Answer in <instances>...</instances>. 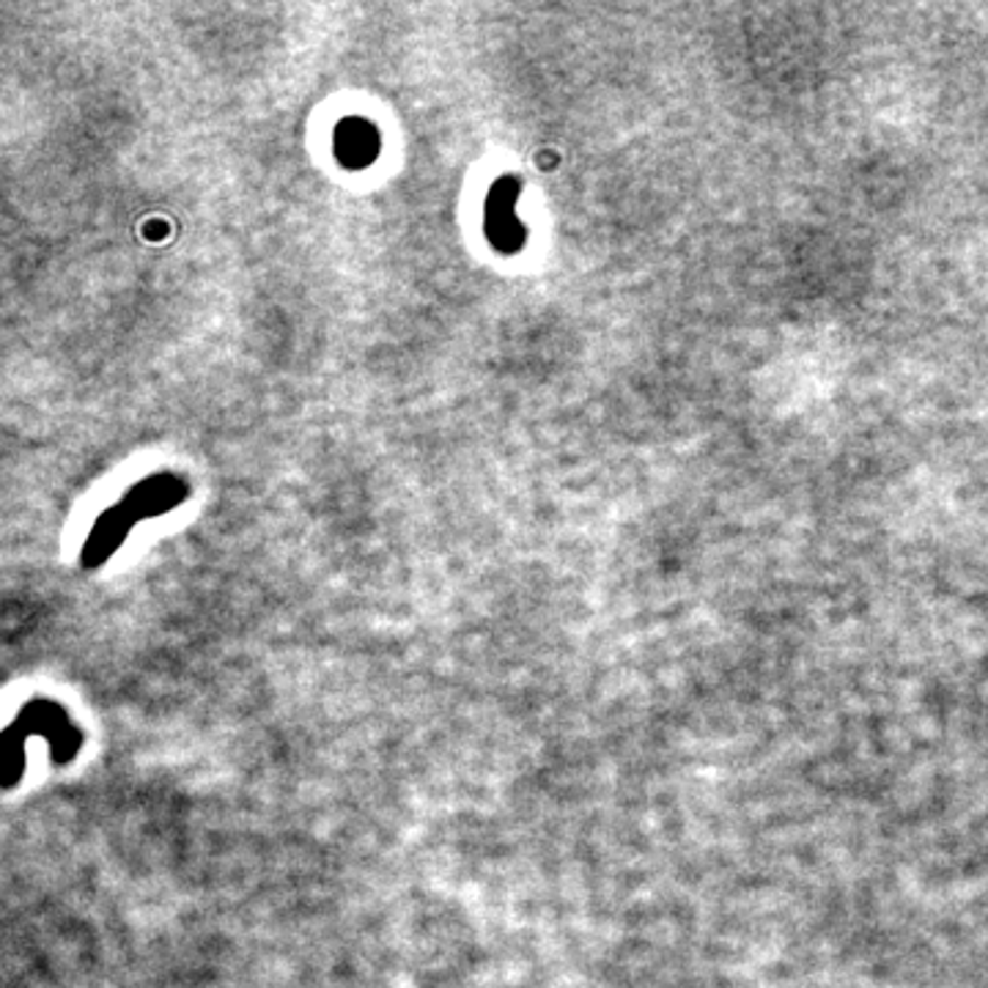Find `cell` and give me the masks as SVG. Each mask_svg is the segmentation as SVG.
I'll return each instance as SVG.
<instances>
[{
    "label": "cell",
    "mask_w": 988,
    "mask_h": 988,
    "mask_svg": "<svg viewBox=\"0 0 988 988\" xmlns=\"http://www.w3.org/2000/svg\"><path fill=\"white\" fill-rule=\"evenodd\" d=\"M187 494H189L187 481L179 475H171V472H162V475L140 481L138 486L129 489V492L124 494V501L118 503L113 512L102 514L100 522H96L94 536H91V541L85 544V563L96 566L100 561H105V558L122 544V539L127 536V530L133 528L135 522H140V519L146 517H157V514L173 512Z\"/></svg>",
    "instance_id": "obj_1"
},
{
    "label": "cell",
    "mask_w": 988,
    "mask_h": 988,
    "mask_svg": "<svg viewBox=\"0 0 988 988\" xmlns=\"http://www.w3.org/2000/svg\"><path fill=\"white\" fill-rule=\"evenodd\" d=\"M519 198V179L506 173L489 187L486 195V215H483V231H486L489 244L497 253H519L528 239V228L517 220L514 206Z\"/></svg>",
    "instance_id": "obj_2"
},
{
    "label": "cell",
    "mask_w": 988,
    "mask_h": 988,
    "mask_svg": "<svg viewBox=\"0 0 988 988\" xmlns=\"http://www.w3.org/2000/svg\"><path fill=\"white\" fill-rule=\"evenodd\" d=\"M333 149L335 160L341 162L349 171H363V168L371 165L379 157L382 149V135H379L377 124H371L368 118L349 116L344 122H338L333 135Z\"/></svg>",
    "instance_id": "obj_3"
}]
</instances>
